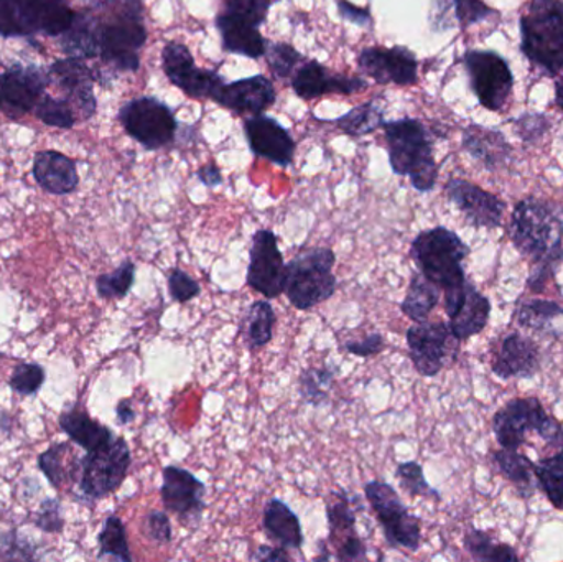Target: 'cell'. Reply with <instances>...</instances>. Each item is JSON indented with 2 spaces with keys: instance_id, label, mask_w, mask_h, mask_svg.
<instances>
[{
  "instance_id": "3",
  "label": "cell",
  "mask_w": 563,
  "mask_h": 562,
  "mask_svg": "<svg viewBox=\"0 0 563 562\" xmlns=\"http://www.w3.org/2000/svg\"><path fill=\"white\" fill-rule=\"evenodd\" d=\"M383 129L394 174L407 175L420 194L432 191L439 178V167L426 125L417 119L402 118L384 122Z\"/></svg>"
},
{
  "instance_id": "12",
  "label": "cell",
  "mask_w": 563,
  "mask_h": 562,
  "mask_svg": "<svg viewBox=\"0 0 563 562\" xmlns=\"http://www.w3.org/2000/svg\"><path fill=\"white\" fill-rule=\"evenodd\" d=\"M465 66L479 102L489 111H501L515 86V76L506 59L495 52L473 49L465 53Z\"/></svg>"
},
{
  "instance_id": "15",
  "label": "cell",
  "mask_w": 563,
  "mask_h": 562,
  "mask_svg": "<svg viewBox=\"0 0 563 562\" xmlns=\"http://www.w3.org/2000/svg\"><path fill=\"white\" fill-rule=\"evenodd\" d=\"M284 254L273 230H257L253 236L247 267V286L266 299L273 300L284 294Z\"/></svg>"
},
{
  "instance_id": "41",
  "label": "cell",
  "mask_w": 563,
  "mask_h": 562,
  "mask_svg": "<svg viewBox=\"0 0 563 562\" xmlns=\"http://www.w3.org/2000/svg\"><path fill=\"white\" fill-rule=\"evenodd\" d=\"M536 477H538L539 487L548 495L549 502L558 510L563 511V462L559 455L539 461L536 464Z\"/></svg>"
},
{
  "instance_id": "7",
  "label": "cell",
  "mask_w": 563,
  "mask_h": 562,
  "mask_svg": "<svg viewBox=\"0 0 563 562\" xmlns=\"http://www.w3.org/2000/svg\"><path fill=\"white\" fill-rule=\"evenodd\" d=\"M75 13L68 0H0V36H59Z\"/></svg>"
},
{
  "instance_id": "43",
  "label": "cell",
  "mask_w": 563,
  "mask_h": 562,
  "mask_svg": "<svg viewBox=\"0 0 563 562\" xmlns=\"http://www.w3.org/2000/svg\"><path fill=\"white\" fill-rule=\"evenodd\" d=\"M71 451L68 444L62 442V444L52 445L48 451L43 452L38 458V467L43 472L49 484L59 491L65 482L75 478L71 471H66V458L65 455Z\"/></svg>"
},
{
  "instance_id": "59",
  "label": "cell",
  "mask_w": 563,
  "mask_h": 562,
  "mask_svg": "<svg viewBox=\"0 0 563 562\" xmlns=\"http://www.w3.org/2000/svg\"><path fill=\"white\" fill-rule=\"evenodd\" d=\"M115 416H118V422L121 426L131 425L135 419V409L129 399H122L119 401L118 408H115Z\"/></svg>"
},
{
  "instance_id": "47",
  "label": "cell",
  "mask_w": 563,
  "mask_h": 562,
  "mask_svg": "<svg viewBox=\"0 0 563 562\" xmlns=\"http://www.w3.org/2000/svg\"><path fill=\"white\" fill-rule=\"evenodd\" d=\"M267 63L279 78H287L295 71V66L301 59L300 53L287 43H273L266 45Z\"/></svg>"
},
{
  "instance_id": "17",
  "label": "cell",
  "mask_w": 563,
  "mask_h": 562,
  "mask_svg": "<svg viewBox=\"0 0 563 562\" xmlns=\"http://www.w3.org/2000/svg\"><path fill=\"white\" fill-rule=\"evenodd\" d=\"M409 359L423 378H433L442 372L456 340L445 322L413 323L406 333ZM459 342V340H456Z\"/></svg>"
},
{
  "instance_id": "9",
  "label": "cell",
  "mask_w": 563,
  "mask_h": 562,
  "mask_svg": "<svg viewBox=\"0 0 563 562\" xmlns=\"http://www.w3.org/2000/svg\"><path fill=\"white\" fill-rule=\"evenodd\" d=\"M364 495L376 515L387 547L410 553L419 551L422 543L420 518L410 514L396 488L383 481H371L364 485Z\"/></svg>"
},
{
  "instance_id": "8",
  "label": "cell",
  "mask_w": 563,
  "mask_h": 562,
  "mask_svg": "<svg viewBox=\"0 0 563 562\" xmlns=\"http://www.w3.org/2000/svg\"><path fill=\"white\" fill-rule=\"evenodd\" d=\"M496 441L503 449L518 451L529 432L541 436L549 444L561 445L563 429L548 415L538 398H518L506 403L493 419Z\"/></svg>"
},
{
  "instance_id": "56",
  "label": "cell",
  "mask_w": 563,
  "mask_h": 562,
  "mask_svg": "<svg viewBox=\"0 0 563 562\" xmlns=\"http://www.w3.org/2000/svg\"><path fill=\"white\" fill-rule=\"evenodd\" d=\"M338 13L341 19L347 20V22L354 23V25L369 26L373 23L369 12L361 7L353 5L346 0H338Z\"/></svg>"
},
{
  "instance_id": "33",
  "label": "cell",
  "mask_w": 563,
  "mask_h": 562,
  "mask_svg": "<svg viewBox=\"0 0 563 562\" xmlns=\"http://www.w3.org/2000/svg\"><path fill=\"white\" fill-rule=\"evenodd\" d=\"M439 286L427 279L420 271L410 276L409 287H407L406 297L400 304V310L407 319L413 323L426 322L430 312L439 306L440 302Z\"/></svg>"
},
{
  "instance_id": "20",
  "label": "cell",
  "mask_w": 563,
  "mask_h": 562,
  "mask_svg": "<svg viewBox=\"0 0 563 562\" xmlns=\"http://www.w3.org/2000/svg\"><path fill=\"white\" fill-rule=\"evenodd\" d=\"M357 65L364 75L373 78L379 85H413L417 81L416 55L404 46H393V48H373L363 49L357 55Z\"/></svg>"
},
{
  "instance_id": "24",
  "label": "cell",
  "mask_w": 563,
  "mask_h": 562,
  "mask_svg": "<svg viewBox=\"0 0 563 562\" xmlns=\"http://www.w3.org/2000/svg\"><path fill=\"white\" fill-rule=\"evenodd\" d=\"M276 88L266 76L256 75L238 81L224 82L214 102L236 114H261L276 102Z\"/></svg>"
},
{
  "instance_id": "55",
  "label": "cell",
  "mask_w": 563,
  "mask_h": 562,
  "mask_svg": "<svg viewBox=\"0 0 563 562\" xmlns=\"http://www.w3.org/2000/svg\"><path fill=\"white\" fill-rule=\"evenodd\" d=\"M518 131L526 142H536L545 131H548L549 122L544 115L528 114L518 119Z\"/></svg>"
},
{
  "instance_id": "2",
  "label": "cell",
  "mask_w": 563,
  "mask_h": 562,
  "mask_svg": "<svg viewBox=\"0 0 563 562\" xmlns=\"http://www.w3.org/2000/svg\"><path fill=\"white\" fill-rule=\"evenodd\" d=\"M108 7L111 15H96L88 10L98 42L99 58L115 71H137L139 52L147 42L139 0H92Z\"/></svg>"
},
{
  "instance_id": "35",
  "label": "cell",
  "mask_w": 563,
  "mask_h": 562,
  "mask_svg": "<svg viewBox=\"0 0 563 562\" xmlns=\"http://www.w3.org/2000/svg\"><path fill=\"white\" fill-rule=\"evenodd\" d=\"M277 317L269 299L256 300L251 304L243 319L244 332H246L247 349L251 352L264 349L274 337Z\"/></svg>"
},
{
  "instance_id": "25",
  "label": "cell",
  "mask_w": 563,
  "mask_h": 562,
  "mask_svg": "<svg viewBox=\"0 0 563 562\" xmlns=\"http://www.w3.org/2000/svg\"><path fill=\"white\" fill-rule=\"evenodd\" d=\"M291 88L295 95L301 99H314L328 92H341V95H353L367 88V82L361 78L334 75L327 66L310 59L295 71L291 78Z\"/></svg>"
},
{
  "instance_id": "4",
  "label": "cell",
  "mask_w": 563,
  "mask_h": 562,
  "mask_svg": "<svg viewBox=\"0 0 563 562\" xmlns=\"http://www.w3.org/2000/svg\"><path fill=\"white\" fill-rule=\"evenodd\" d=\"M470 247L445 227L420 231L410 243V257L417 271L440 287L442 293L465 284V263Z\"/></svg>"
},
{
  "instance_id": "54",
  "label": "cell",
  "mask_w": 563,
  "mask_h": 562,
  "mask_svg": "<svg viewBox=\"0 0 563 562\" xmlns=\"http://www.w3.org/2000/svg\"><path fill=\"white\" fill-rule=\"evenodd\" d=\"M333 560L340 562L366 561L367 547L360 535L347 538L334 550Z\"/></svg>"
},
{
  "instance_id": "19",
  "label": "cell",
  "mask_w": 563,
  "mask_h": 562,
  "mask_svg": "<svg viewBox=\"0 0 563 562\" xmlns=\"http://www.w3.org/2000/svg\"><path fill=\"white\" fill-rule=\"evenodd\" d=\"M49 79L65 91L76 118L88 121L95 115L98 101L95 96V82L98 79L91 66L86 65L85 59L68 56L56 59L48 68Z\"/></svg>"
},
{
  "instance_id": "11",
  "label": "cell",
  "mask_w": 563,
  "mask_h": 562,
  "mask_svg": "<svg viewBox=\"0 0 563 562\" xmlns=\"http://www.w3.org/2000/svg\"><path fill=\"white\" fill-rule=\"evenodd\" d=\"M118 118L124 131L148 151L165 147L177 134L178 124L174 111L151 96L125 102Z\"/></svg>"
},
{
  "instance_id": "32",
  "label": "cell",
  "mask_w": 563,
  "mask_h": 562,
  "mask_svg": "<svg viewBox=\"0 0 563 562\" xmlns=\"http://www.w3.org/2000/svg\"><path fill=\"white\" fill-rule=\"evenodd\" d=\"M499 474L515 485L522 498H531L538 492L539 482L536 477V464L526 455L512 449H501L493 454Z\"/></svg>"
},
{
  "instance_id": "61",
  "label": "cell",
  "mask_w": 563,
  "mask_h": 562,
  "mask_svg": "<svg viewBox=\"0 0 563 562\" xmlns=\"http://www.w3.org/2000/svg\"><path fill=\"white\" fill-rule=\"evenodd\" d=\"M559 459L563 462V441L561 442V445H559V452H558Z\"/></svg>"
},
{
  "instance_id": "5",
  "label": "cell",
  "mask_w": 563,
  "mask_h": 562,
  "mask_svg": "<svg viewBox=\"0 0 563 562\" xmlns=\"http://www.w3.org/2000/svg\"><path fill=\"white\" fill-rule=\"evenodd\" d=\"M336 254L331 247L314 246L301 250L285 266L284 294L297 310H310L327 302L336 293L333 274Z\"/></svg>"
},
{
  "instance_id": "50",
  "label": "cell",
  "mask_w": 563,
  "mask_h": 562,
  "mask_svg": "<svg viewBox=\"0 0 563 562\" xmlns=\"http://www.w3.org/2000/svg\"><path fill=\"white\" fill-rule=\"evenodd\" d=\"M456 19L463 29L488 19L493 12L483 0H455Z\"/></svg>"
},
{
  "instance_id": "10",
  "label": "cell",
  "mask_w": 563,
  "mask_h": 562,
  "mask_svg": "<svg viewBox=\"0 0 563 562\" xmlns=\"http://www.w3.org/2000/svg\"><path fill=\"white\" fill-rule=\"evenodd\" d=\"M132 455L124 438L115 436L104 448L88 452L78 461L79 494L88 500H101L114 494L128 477Z\"/></svg>"
},
{
  "instance_id": "49",
  "label": "cell",
  "mask_w": 563,
  "mask_h": 562,
  "mask_svg": "<svg viewBox=\"0 0 563 562\" xmlns=\"http://www.w3.org/2000/svg\"><path fill=\"white\" fill-rule=\"evenodd\" d=\"M142 533L148 541L155 544H168L174 540V530H172L170 518L167 511H148L142 521Z\"/></svg>"
},
{
  "instance_id": "18",
  "label": "cell",
  "mask_w": 563,
  "mask_h": 562,
  "mask_svg": "<svg viewBox=\"0 0 563 562\" xmlns=\"http://www.w3.org/2000/svg\"><path fill=\"white\" fill-rule=\"evenodd\" d=\"M449 327L459 342H466L486 329L492 316V302L468 279L455 289L443 293Z\"/></svg>"
},
{
  "instance_id": "30",
  "label": "cell",
  "mask_w": 563,
  "mask_h": 562,
  "mask_svg": "<svg viewBox=\"0 0 563 562\" xmlns=\"http://www.w3.org/2000/svg\"><path fill=\"white\" fill-rule=\"evenodd\" d=\"M59 428L75 444L85 449L86 452L104 448L115 438L111 429L89 418L88 412L82 411L78 406L68 409V411L59 416Z\"/></svg>"
},
{
  "instance_id": "6",
  "label": "cell",
  "mask_w": 563,
  "mask_h": 562,
  "mask_svg": "<svg viewBox=\"0 0 563 562\" xmlns=\"http://www.w3.org/2000/svg\"><path fill=\"white\" fill-rule=\"evenodd\" d=\"M522 52L532 65L548 75L563 66V2L532 0L521 16Z\"/></svg>"
},
{
  "instance_id": "21",
  "label": "cell",
  "mask_w": 563,
  "mask_h": 562,
  "mask_svg": "<svg viewBox=\"0 0 563 562\" xmlns=\"http://www.w3.org/2000/svg\"><path fill=\"white\" fill-rule=\"evenodd\" d=\"M445 191L449 200L465 214L466 221L473 227L495 230L501 224L506 203L496 195L462 178L449 180Z\"/></svg>"
},
{
  "instance_id": "51",
  "label": "cell",
  "mask_w": 563,
  "mask_h": 562,
  "mask_svg": "<svg viewBox=\"0 0 563 562\" xmlns=\"http://www.w3.org/2000/svg\"><path fill=\"white\" fill-rule=\"evenodd\" d=\"M36 528L45 531V533H59L63 530L62 507L59 502L45 500L40 505L38 515L35 518Z\"/></svg>"
},
{
  "instance_id": "42",
  "label": "cell",
  "mask_w": 563,
  "mask_h": 562,
  "mask_svg": "<svg viewBox=\"0 0 563 562\" xmlns=\"http://www.w3.org/2000/svg\"><path fill=\"white\" fill-rule=\"evenodd\" d=\"M35 115L49 128L71 129L75 128L76 118L75 109L69 104L66 98H53V96L43 95L35 108Z\"/></svg>"
},
{
  "instance_id": "48",
  "label": "cell",
  "mask_w": 563,
  "mask_h": 562,
  "mask_svg": "<svg viewBox=\"0 0 563 562\" xmlns=\"http://www.w3.org/2000/svg\"><path fill=\"white\" fill-rule=\"evenodd\" d=\"M168 293L177 304H187L200 296L201 286L180 267H172L167 274Z\"/></svg>"
},
{
  "instance_id": "29",
  "label": "cell",
  "mask_w": 563,
  "mask_h": 562,
  "mask_svg": "<svg viewBox=\"0 0 563 562\" xmlns=\"http://www.w3.org/2000/svg\"><path fill=\"white\" fill-rule=\"evenodd\" d=\"M357 511H363L360 498L350 497L346 491L331 492L327 498V520L330 543L340 547L347 538L356 537Z\"/></svg>"
},
{
  "instance_id": "60",
  "label": "cell",
  "mask_w": 563,
  "mask_h": 562,
  "mask_svg": "<svg viewBox=\"0 0 563 562\" xmlns=\"http://www.w3.org/2000/svg\"><path fill=\"white\" fill-rule=\"evenodd\" d=\"M561 76H559L558 81H555V101L563 109V66L561 71Z\"/></svg>"
},
{
  "instance_id": "40",
  "label": "cell",
  "mask_w": 563,
  "mask_h": 562,
  "mask_svg": "<svg viewBox=\"0 0 563 562\" xmlns=\"http://www.w3.org/2000/svg\"><path fill=\"white\" fill-rule=\"evenodd\" d=\"M134 283L135 264L128 260L112 273L101 274L96 279V290L101 299H124L131 293Z\"/></svg>"
},
{
  "instance_id": "58",
  "label": "cell",
  "mask_w": 563,
  "mask_h": 562,
  "mask_svg": "<svg viewBox=\"0 0 563 562\" xmlns=\"http://www.w3.org/2000/svg\"><path fill=\"white\" fill-rule=\"evenodd\" d=\"M198 178H200L201 184L207 185L208 188L220 187L223 184V175H221L220 167L214 164L203 165V167L198 170Z\"/></svg>"
},
{
  "instance_id": "28",
  "label": "cell",
  "mask_w": 563,
  "mask_h": 562,
  "mask_svg": "<svg viewBox=\"0 0 563 562\" xmlns=\"http://www.w3.org/2000/svg\"><path fill=\"white\" fill-rule=\"evenodd\" d=\"M263 527L267 537L285 550H300L303 547V531L294 510L279 498H271L264 507Z\"/></svg>"
},
{
  "instance_id": "57",
  "label": "cell",
  "mask_w": 563,
  "mask_h": 562,
  "mask_svg": "<svg viewBox=\"0 0 563 562\" xmlns=\"http://www.w3.org/2000/svg\"><path fill=\"white\" fill-rule=\"evenodd\" d=\"M251 561L288 562L291 561L290 554L285 548L263 547L257 548L250 558Z\"/></svg>"
},
{
  "instance_id": "31",
  "label": "cell",
  "mask_w": 563,
  "mask_h": 562,
  "mask_svg": "<svg viewBox=\"0 0 563 562\" xmlns=\"http://www.w3.org/2000/svg\"><path fill=\"white\" fill-rule=\"evenodd\" d=\"M463 147L476 161H482L489 170L501 167L511 157V147L501 132L482 125L472 124L466 129L463 134Z\"/></svg>"
},
{
  "instance_id": "1",
  "label": "cell",
  "mask_w": 563,
  "mask_h": 562,
  "mask_svg": "<svg viewBox=\"0 0 563 562\" xmlns=\"http://www.w3.org/2000/svg\"><path fill=\"white\" fill-rule=\"evenodd\" d=\"M511 240L516 250L531 261L529 286L544 289L555 267L563 263V220L548 201L526 198L516 205L511 217Z\"/></svg>"
},
{
  "instance_id": "27",
  "label": "cell",
  "mask_w": 563,
  "mask_h": 562,
  "mask_svg": "<svg viewBox=\"0 0 563 562\" xmlns=\"http://www.w3.org/2000/svg\"><path fill=\"white\" fill-rule=\"evenodd\" d=\"M217 26L223 38V48L234 55L247 56V58H261L266 55V45L257 26L230 15L221 13L217 16Z\"/></svg>"
},
{
  "instance_id": "14",
  "label": "cell",
  "mask_w": 563,
  "mask_h": 562,
  "mask_svg": "<svg viewBox=\"0 0 563 562\" xmlns=\"http://www.w3.org/2000/svg\"><path fill=\"white\" fill-rule=\"evenodd\" d=\"M207 485L180 465H167L162 471L161 497L165 511L174 515L184 527L200 524L203 517Z\"/></svg>"
},
{
  "instance_id": "39",
  "label": "cell",
  "mask_w": 563,
  "mask_h": 562,
  "mask_svg": "<svg viewBox=\"0 0 563 562\" xmlns=\"http://www.w3.org/2000/svg\"><path fill=\"white\" fill-rule=\"evenodd\" d=\"M384 122L386 121H384L383 109L376 102L369 101L351 109L350 112L336 119L334 124L346 134L366 135L376 131L377 128H383Z\"/></svg>"
},
{
  "instance_id": "52",
  "label": "cell",
  "mask_w": 563,
  "mask_h": 562,
  "mask_svg": "<svg viewBox=\"0 0 563 562\" xmlns=\"http://www.w3.org/2000/svg\"><path fill=\"white\" fill-rule=\"evenodd\" d=\"M386 349V340L379 332L367 333L361 340H353L344 345L350 355L360 356V359H371L379 355Z\"/></svg>"
},
{
  "instance_id": "36",
  "label": "cell",
  "mask_w": 563,
  "mask_h": 562,
  "mask_svg": "<svg viewBox=\"0 0 563 562\" xmlns=\"http://www.w3.org/2000/svg\"><path fill=\"white\" fill-rule=\"evenodd\" d=\"M334 383V370L330 366H311L298 376V395L305 405L323 406L330 401L331 388Z\"/></svg>"
},
{
  "instance_id": "13",
  "label": "cell",
  "mask_w": 563,
  "mask_h": 562,
  "mask_svg": "<svg viewBox=\"0 0 563 562\" xmlns=\"http://www.w3.org/2000/svg\"><path fill=\"white\" fill-rule=\"evenodd\" d=\"M49 82L48 69L15 63L0 75V111L7 118L20 121L35 111Z\"/></svg>"
},
{
  "instance_id": "34",
  "label": "cell",
  "mask_w": 563,
  "mask_h": 562,
  "mask_svg": "<svg viewBox=\"0 0 563 562\" xmlns=\"http://www.w3.org/2000/svg\"><path fill=\"white\" fill-rule=\"evenodd\" d=\"M518 322L522 329L559 339L563 335V307L552 300H529L519 309Z\"/></svg>"
},
{
  "instance_id": "44",
  "label": "cell",
  "mask_w": 563,
  "mask_h": 562,
  "mask_svg": "<svg viewBox=\"0 0 563 562\" xmlns=\"http://www.w3.org/2000/svg\"><path fill=\"white\" fill-rule=\"evenodd\" d=\"M396 478L399 481L400 487H402L410 497L440 500L439 492L430 487L426 475H423L422 465L417 464V462H404V464L397 465Z\"/></svg>"
},
{
  "instance_id": "46",
  "label": "cell",
  "mask_w": 563,
  "mask_h": 562,
  "mask_svg": "<svg viewBox=\"0 0 563 562\" xmlns=\"http://www.w3.org/2000/svg\"><path fill=\"white\" fill-rule=\"evenodd\" d=\"M273 0H224V13L260 29L266 22Z\"/></svg>"
},
{
  "instance_id": "38",
  "label": "cell",
  "mask_w": 563,
  "mask_h": 562,
  "mask_svg": "<svg viewBox=\"0 0 563 562\" xmlns=\"http://www.w3.org/2000/svg\"><path fill=\"white\" fill-rule=\"evenodd\" d=\"M463 547L475 561L516 562L519 561L515 548L505 543H496L486 531L470 530L463 538Z\"/></svg>"
},
{
  "instance_id": "23",
  "label": "cell",
  "mask_w": 563,
  "mask_h": 562,
  "mask_svg": "<svg viewBox=\"0 0 563 562\" xmlns=\"http://www.w3.org/2000/svg\"><path fill=\"white\" fill-rule=\"evenodd\" d=\"M492 368L501 379L534 378L541 368L538 343L521 333H508L493 355Z\"/></svg>"
},
{
  "instance_id": "26",
  "label": "cell",
  "mask_w": 563,
  "mask_h": 562,
  "mask_svg": "<svg viewBox=\"0 0 563 562\" xmlns=\"http://www.w3.org/2000/svg\"><path fill=\"white\" fill-rule=\"evenodd\" d=\"M33 178L52 195H69L78 188L75 161L56 151H40L33 157Z\"/></svg>"
},
{
  "instance_id": "45",
  "label": "cell",
  "mask_w": 563,
  "mask_h": 562,
  "mask_svg": "<svg viewBox=\"0 0 563 562\" xmlns=\"http://www.w3.org/2000/svg\"><path fill=\"white\" fill-rule=\"evenodd\" d=\"M45 382V370L38 363H20L10 376V388L22 396H33Z\"/></svg>"
},
{
  "instance_id": "37",
  "label": "cell",
  "mask_w": 563,
  "mask_h": 562,
  "mask_svg": "<svg viewBox=\"0 0 563 562\" xmlns=\"http://www.w3.org/2000/svg\"><path fill=\"white\" fill-rule=\"evenodd\" d=\"M99 541V560H114L131 562V548L128 543V533H125L124 524L118 515H109L102 525Z\"/></svg>"
},
{
  "instance_id": "22",
  "label": "cell",
  "mask_w": 563,
  "mask_h": 562,
  "mask_svg": "<svg viewBox=\"0 0 563 562\" xmlns=\"http://www.w3.org/2000/svg\"><path fill=\"white\" fill-rule=\"evenodd\" d=\"M251 151L280 167H288L295 157V141L287 129L271 115L253 114L244 122Z\"/></svg>"
},
{
  "instance_id": "16",
  "label": "cell",
  "mask_w": 563,
  "mask_h": 562,
  "mask_svg": "<svg viewBox=\"0 0 563 562\" xmlns=\"http://www.w3.org/2000/svg\"><path fill=\"white\" fill-rule=\"evenodd\" d=\"M162 63L167 78L188 98L213 99L224 85L214 69L198 68L194 55L184 43L168 42L162 52Z\"/></svg>"
},
{
  "instance_id": "53",
  "label": "cell",
  "mask_w": 563,
  "mask_h": 562,
  "mask_svg": "<svg viewBox=\"0 0 563 562\" xmlns=\"http://www.w3.org/2000/svg\"><path fill=\"white\" fill-rule=\"evenodd\" d=\"M0 551H3L2 558L5 560H35V548L30 547L26 541H20L16 538V533L3 535L2 547Z\"/></svg>"
}]
</instances>
